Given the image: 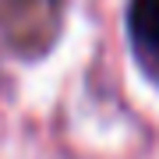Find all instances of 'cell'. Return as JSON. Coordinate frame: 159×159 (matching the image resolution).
<instances>
[{"instance_id": "obj_1", "label": "cell", "mask_w": 159, "mask_h": 159, "mask_svg": "<svg viewBox=\"0 0 159 159\" xmlns=\"http://www.w3.org/2000/svg\"><path fill=\"white\" fill-rule=\"evenodd\" d=\"M60 0H0V35L21 57H39L60 35Z\"/></svg>"}, {"instance_id": "obj_2", "label": "cell", "mask_w": 159, "mask_h": 159, "mask_svg": "<svg viewBox=\"0 0 159 159\" xmlns=\"http://www.w3.org/2000/svg\"><path fill=\"white\" fill-rule=\"evenodd\" d=\"M127 29L138 50H145L148 57H159V0H131Z\"/></svg>"}]
</instances>
